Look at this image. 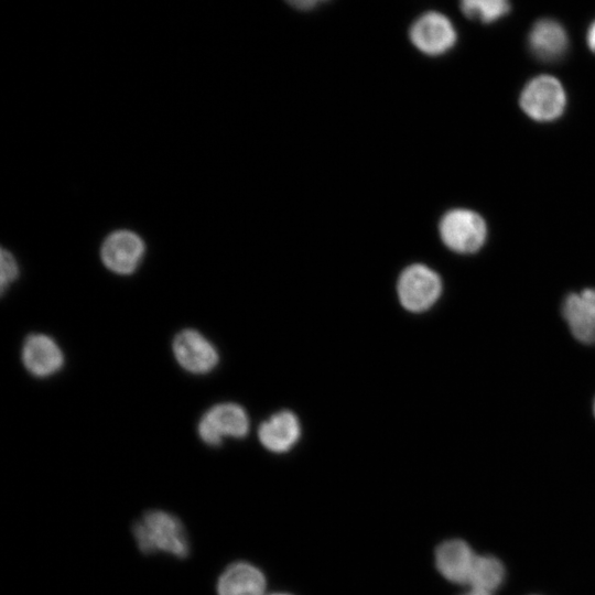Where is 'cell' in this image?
I'll return each mask as SVG.
<instances>
[{"label": "cell", "mask_w": 595, "mask_h": 595, "mask_svg": "<svg viewBox=\"0 0 595 595\" xmlns=\"http://www.w3.org/2000/svg\"><path fill=\"white\" fill-rule=\"evenodd\" d=\"M132 533L138 548L145 554L164 552L184 559L190 553L183 523L167 511H147L133 523Z\"/></svg>", "instance_id": "obj_1"}, {"label": "cell", "mask_w": 595, "mask_h": 595, "mask_svg": "<svg viewBox=\"0 0 595 595\" xmlns=\"http://www.w3.org/2000/svg\"><path fill=\"white\" fill-rule=\"evenodd\" d=\"M442 242L457 253H474L485 244L487 226L484 218L468 208H452L439 221Z\"/></svg>", "instance_id": "obj_2"}, {"label": "cell", "mask_w": 595, "mask_h": 595, "mask_svg": "<svg viewBox=\"0 0 595 595\" xmlns=\"http://www.w3.org/2000/svg\"><path fill=\"white\" fill-rule=\"evenodd\" d=\"M411 45L430 57L450 52L457 42V32L451 19L436 10L422 12L408 29Z\"/></svg>", "instance_id": "obj_3"}, {"label": "cell", "mask_w": 595, "mask_h": 595, "mask_svg": "<svg viewBox=\"0 0 595 595\" xmlns=\"http://www.w3.org/2000/svg\"><path fill=\"white\" fill-rule=\"evenodd\" d=\"M522 111L536 121H553L566 106V94L558 78L540 75L532 78L520 94Z\"/></svg>", "instance_id": "obj_4"}, {"label": "cell", "mask_w": 595, "mask_h": 595, "mask_svg": "<svg viewBox=\"0 0 595 595\" xmlns=\"http://www.w3.org/2000/svg\"><path fill=\"white\" fill-rule=\"evenodd\" d=\"M397 290L401 305L410 312L419 313L437 301L442 292V281L434 270L415 263L401 272Z\"/></svg>", "instance_id": "obj_5"}, {"label": "cell", "mask_w": 595, "mask_h": 595, "mask_svg": "<svg viewBox=\"0 0 595 595\" xmlns=\"http://www.w3.org/2000/svg\"><path fill=\"white\" fill-rule=\"evenodd\" d=\"M249 431V420L244 408L236 403H220L210 408L199 420L197 432L201 440L218 446L226 436L241 439Z\"/></svg>", "instance_id": "obj_6"}, {"label": "cell", "mask_w": 595, "mask_h": 595, "mask_svg": "<svg viewBox=\"0 0 595 595\" xmlns=\"http://www.w3.org/2000/svg\"><path fill=\"white\" fill-rule=\"evenodd\" d=\"M144 253L142 239L133 231L121 229L111 232L100 249L102 263L118 274L132 273Z\"/></svg>", "instance_id": "obj_7"}, {"label": "cell", "mask_w": 595, "mask_h": 595, "mask_svg": "<svg viewBox=\"0 0 595 595\" xmlns=\"http://www.w3.org/2000/svg\"><path fill=\"white\" fill-rule=\"evenodd\" d=\"M172 347L176 361L190 372L206 374L218 363V354L213 344L195 329L180 332Z\"/></svg>", "instance_id": "obj_8"}, {"label": "cell", "mask_w": 595, "mask_h": 595, "mask_svg": "<svg viewBox=\"0 0 595 595\" xmlns=\"http://www.w3.org/2000/svg\"><path fill=\"white\" fill-rule=\"evenodd\" d=\"M477 553L462 539H450L435 550V566L448 582L469 585Z\"/></svg>", "instance_id": "obj_9"}, {"label": "cell", "mask_w": 595, "mask_h": 595, "mask_svg": "<svg viewBox=\"0 0 595 595\" xmlns=\"http://www.w3.org/2000/svg\"><path fill=\"white\" fill-rule=\"evenodd\" d=\"M573 336L584 344H595V289L569 294L562 307Z\"/></svg>", "instance_id": "obj_10"}, {"label": "cell", "mask_w": 595, "mask_h": 595, "mask_svg": "<svg viewBox=\"0 0 595 595\" xmlns=\"http://www.w3.org/2000/svg\"><path fill=\"white\" fill-rule=\"evenodd\" d=\"M25 368L36 377H48L61 369L64 363L58 345L47 335H30L22 348Z\"/></svg>", "instance_id": "obj_11"}, {"label": "cell", "mask_w": 595, "mask_h": 595, "mask_svg": "<svg viewBox=\"0 0 595 595\" xmlns=\"http://www.w3.org/2000/svg\"><path fill=\"white\" fill-rule=\"evenodd\" d=\"M300 435L301 425L298 416L286 410L274 413L269 420L262 422L258 430L261 444L274 453L291 450Z\"/></svg>", "instance_id": "obj_12"}, {"label": "cell", "mask_w": 595, "mask_h": 595, "mask_svg": "<svg viewBox=\"0 0 595 595\" xmlns=\"http://www.w3.org/2000/svg\"><path fill=\"white\" fill-rule=\"evenodd\" d=\"M216 589L218 595H263L266 578L256 566L236 562L221 573Z\"/></svg>", "instance_id": "obj_13"}, {"label": "cell", "mask_w": 595, "mask_h": 595, "mask_svg": "<svg viewBox=\"0 0 595 595\" xmlns=\"http://www.w3.org/2000/svg\"><path fill=\"white\" fill-rule=\"evenodd\" d=\"M567 45L569 39L564 28L552 19L539 20L530 30V50L542 61L551 62L560 58Z\"/></svg>", "instance_id": "obj_14"}, {"label": "cell", "mask_w": 595, "mask_h": 595, "mask_svg": "<svg viewBox=\"0 0 595 595\" xmlns=\"http://www.w3.org/2000/svg\"><path fill=\"white\" fill-rule=\"evenodd\" d=\"M507 581V567L495 554H477L469 585L493 593L500 589Z\"/></svg>", "instance_id": "obj_15"}, {"label": "cell", "mask_w": 595, "mask_h": 595, "mask_svg": "<svg viewBox=\"0 0 595 595\" xmlns=\"http://www.w3.org/2000/svg\"><path fill=\"white\" fill-rule=\"evenodd\" d=\"M461 11L466 18L490 23L505 17L510 11V4L506 0H464Z\"/></svg>", "instance_id": "obj_16"}, {"label": "cell", "mask_w": 595, "mask_h": 595, "mask_svg": "<svg viewBox=\"0 0 595 595\" xmlns=\"http://www.w3.org/2000/svg\"><path fill=\"white\" fill-rule=\"evenodd\" d=\"M19 273L18 264L12 253L4 248L1 249V291L12 283Z\"/></svg>", "instance_id": "obj_17"}, {"label": "cell", "mask_w": 595, "mask_h": 595, "mask_svg": "<svg viewBox=\"0 0 595 595\" xmlns=\"http://www.w3.org/2000/svg\"><path fill=\"white\" fill-rule=\"evenodd\" d=\"M323 2L322 1H314V0H309V1H290L289 4L295 9V10H299V11H311L315 8H317L320 4H322Z\"/></svg>", "instance_id": "obj_18"}, {"label": "cell", "mask_w": 595, "mask_h": 595, "mask_svg": "<svg viewBox=\"0 0 595 595\" xmlns=\"http://www.w3.org/2000/svg\"><path fill=\"white\" fill-rule=\"evenodd\" d=\"M586 42L589 50L595 53V21L589 25L587 30Z\"/></svg>", "instance_id": "obj_19"}, {"label": "cell", "mask_w": 595, "mask_h": 595, "mask_svg": "<svg viewBox=\"0 0 595 595\" xmlns=\"http://www.w3.org/2000/svg\"><path fill=\"white\" fill-rule=\"evenodd\" d=\"M461 595H494V594L486 591L470 587V589H468L467 592H464Z\"/></svg>", "instance_id": "obj_20"}, {"label": "cell", "mask_w": 595, "mask_h": 595, "mask_svg": "<svg viewBox=\"0 0 595 595\" xmlns=\"http://www.w3.org/2000/svg\"><path fill=\"white\" fill-rule=\"evenodd\" d=\"M593 410H594V415H595V401H594V407H593Z\"/></svg>", "instance_id": "obj_21"}, {"label": "cell", "mask_w": 595, "mask_h": 595, "mask_svg": "<svg viewBox=\"0 0 595 595\" xmlns=\"http://www.w3.org/2000/svg\"><path fill=\"white\" fill-rule=\"evenodd\" d=\"M274 595H286V594H274Z\"/></svg>", "instance_id": "obj_22"}]
</instances>
